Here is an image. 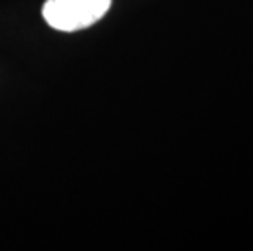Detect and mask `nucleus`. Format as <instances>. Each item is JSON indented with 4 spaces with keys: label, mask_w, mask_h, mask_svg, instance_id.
Returning <instances> with one entry per match:
<instances>
[{
    "label": "nucleus",
    "mask_w": 253,
    "mask_h": 251,
    "mask_svg": "<svg viewBox=\"0 0 253 251\" xmlns=\"http://www.w3.org/2000/svg\"><path fill=\"white\" fill-rule=\"evenodd\" d=\"M110 5L111 0H46L42 17L51 28L71 33L95 25Z\"/></svg>",
    "instance_id": "1"
}]
</instances>
